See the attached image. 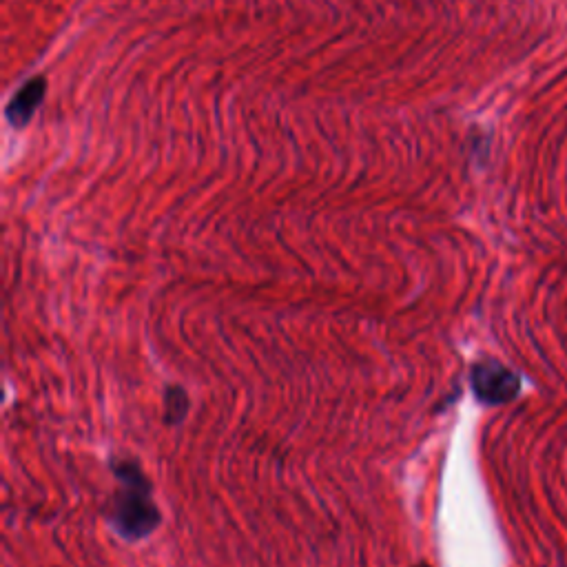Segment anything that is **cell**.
Returning <instances> with one entry per match:
<instances>
[{"mask_svg":"<svg viewBox=\"0 0 567 567\" xmlns=\"http://www.w3.org/2000/svg\"><path fill=\"white\" fill-rule=\"evenodd\" d=\"M120 490L111 505V521L127 539H142L158 528L160 512L151 499V488L142 470L127 459L113 466Z\"/></svg>","mask_w":567,"mask_h":567,"instance_id":"6da1fadb","label":"cell"},{"mask_svg":"<svg viewBox=\"0 0 567 567\" xmlns=\"http://www.w3.org/2000/svg\"><path fill=\"white\" fill-rule=\"evenodd\" d=\"M470 381L474 395L479 397L481 404L488 406L508 404L521 393V377L512 368L494 362V359L474 364Z\"/></svg>","mask_w":567,"mask_h":567,"instance_id":"7a4b0ae2","label":"cell"},{"mask_svg":"<svg viewBox=\"0 0 567 567\" xmlns=\"http://www.w3.org/2000/svg\"><path fill=\"white\" fill-rule=\"evenodd\" d=\"M45 80L43 78H34L29 80L27 85L18 91L14 96V100L9 102V109H7V118L12 120V125L16 127H25L29 118L34 116L36 107L43 102L45 98Z\"/></svg>","mask_w":567,"mask_h":567,"instance_id":"3957f363","label":"cell"},{"mask_svg":"<svg viewBox=\"0 0 567 567\" xmlns=\"http://www.w3.org/2000/svg\"><path fill=\"white\" fill-rule=\"evenodd\" d=\"M189 410V399L184 395V390L180 388H171L164 395V417H167L169 424H178V421L184 419Z\"/></svg>","mask_w":567,"mask_h":567,"instance_id":"277c9868","label":"cell"},{"mask_svg":"<svg viewBox=\"0 0 567 567\" xmlns=\"http://www.w3.org/2000/svg\"><path fill=\"white\" fill-rule=\"evenodd\" d=\"M417 567H428V565H417Z\"/></svg>","mask_w":567,"mask_h":567,"instance_id":"5b68a950","label":"cell"}]
</instances>
